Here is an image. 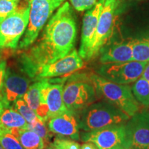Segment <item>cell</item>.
I'll use <instances>...</instances> for the list:
<instances>
[{
    "label": "cell",
    "instance_id": "19",
    "mask_svg": "<svg viewBox=\"0 0 149 149\" xmlns=\"http://www.w3.org/2000/svg\"><path fill=\"white\" fill-rule=\"evenodd\" d=\"M44 83V78L36 80L35 83H33L29 87L23 97L26 103L35 113H37L40 107L41 90H42Z\"/></svg>",
    "mask_w": 149,
    "mask_h": 149
},
{
    "label": "cell",
    "instance_id": "11",
    "mask_svg": "<svg viewBox=\"0 0 149 149\" xmlns=\"http://www.w3.org/2000/svg\"><path fill=\"white\" fill-rule=\"evenodd\" d=\"M84 65L83 59L75 49L58 60L40 66L37 70L35 80L43 78H54L71 74L81 69Z\"/></svg>",
    "mask_w": 149,
    "mask_h": 149
},
{
    "label": "cell",
    "instance_id": "17",
    "mask_svg": "<svg viewBox=\"0 0 149 149\" xmlns=\"http://www.w3.org/2000/svg\"><path fill=\"white\" fill-rule=\"evenodd\" d=\"M29 129V123L13 107H6L0 115V130L7 132L17 138L23 130Z\"/></svg>",
    "mask_w": 149,
    "mask_h": 149
},
{
    "label": "cell",
    "instance_id": "4",
    "mask_svg": "<svg viewBox=\"0 0 149 149\" xmlns=\"http://www.w3.org/2000/svg\"><path fill=\"white\" fill-rule=\"evenodd\" d=\"M96 88L98 99L119 108L130 117L139 110V104L136 100L129 84H119L104 79L97 74H91Z\"/></svg>",
    "mask_w": 149,
    "mask_h": 149
},
{
    "label": "cell",
    "instance_id": "25",
    "mask_svg": "<svg viewBox=\"0 0 149 149\" xmlns=\"http://www.w3.org/2000/svg\"><path fill=\"white\" fill-rule=\"evenodd\" d=\"M0 144L4 149H24L16 137L1 130H0Z\"/></svg>",
    "mask_w": 149,
    "mask_h": 149
},
{
    "label": "cell",
    "instance_id": "33",
    "mask_svg": "<svg viewBox=\"0 0 149 149\" xmlns=\"http://www.w3.org/2000/svg\"><path fill=\"white\" fill-rule=\"evenodd\" d=\"M0 149H4V148H3V146H1V144H0Z\"/></svg>",
    "mask_w": 149,
    "mask_h": 149
},
{
    "label": "cell",
    "instance_id": "32",
    "mask_svg": "<svg viewBox=\"0 0 149 149\" xmlns=\"http://www.w3.org/2000/svg\"><path fill=\"white\" fill-rule=\"evenodd\" d=\"M126 149H139V148H133V147H128Z\"/></svg>",
    "mask_w": 149,
    "mask_h": 149
},
{
    "label": "cell",
    "instance_id": "26",
    "mask_svg": "<svg viewBox=\"0 0 149 149\" xmlns=\"http://www.w3.org/2000/svg\"><path fill=\"white\" fill-rule=\"evenodd\" d=\"M19 0H0V22L17 9Z\"/></svg>",
    "mask_w": 149,
    "mask_h": 149
},
{
    "label": "cell",
    "instance_id": "1",
    "mask_svg": "<svg viewBox=\"0 0 149 149\" xmlns=\"http://www.w3.org/2000/svg\"><path fill=\"white\" fill-rule=\"evenodd\" d=\"M77 35L75 18L66 1L47 22L42 37L26 53L21 55V71L35 79L40 66L58 60L74 49Z\"/></svg>",
    "mask_w": 149,
    "mask_h": 149
},
{
    "label": "cell",
    "instance_id": "3",
    "mask_svg": "<svg viewBox=\"0 0 149 149\" xmlns=\"http://www.w3.org/2000/svg\"><path fill=\"white\" fill-rule=\"evenodd\" d=\"M63 100L68 110L79 113L98 100L91 74L72 73L63 87Z\"/></svg>",
    "mask_w": 149,
    "mask_h": 149
},
{
    "label": "cell",
    "instance_id": "27",
    "mask_svg": "<svg viewBox=\"0 0 149 149\" xmlns=\"http://www.w3.org/2000/svg\"><path fill=\"white\" fill-rule=\"evenodd\" d=\"M100 0H70L72 7L77 11H84L92 8Z\"/></svg>",
    "mask_w": 149,
    "mask_h": 149
},
{
    "label": "cell",
    "instance_id": "14",
    "mask_svg": "<svg viewBox=\"0 0 149 149\" xmlns=\"http://www.w3.org/2000/svg\"><path fill=\"white\" fill-rule=\"evenodd\" d=\"M29 84L30 78L25 74L7 68L2 91V102L6 107H10L11 103L23 97Z\"/></svg>",
    "mask_w": 149,
    "mask_h": 149
},
{
    "label": "cell",
    "instance_id": "10",
    "mask_svg": "<svg viewBox=\"0 0 149 149\" xmlns=\"http://www.w3.org/2000/svg\"><path fill=\"white\" fill-rule=\"evenodd\" d=\"M148 62L129 61L126 62L104 64L98 74L104 79L119 84H130L141 77Z\"/></svg>",
    "mask_w": 149,
    "mask_h": 149
},
{
    "label": "cell",
    "instance_id": "7",
    "mask_svg": "<svg viewBox=\"0 0 149 149\" xmlns=\"http://www.w3.org/2000/svg\"><path fill=\"white\" fill-rule=\"evenodd\" d=\"M124 0H105L99 17L88 60L100 53L113 35L115 23Z\"/></svg>",
    "mask_w": 149,
    "mask_h": 149
},
{
    "label": "cell",
    "instance_id": "2",
    "mask_svg": "<svg viewBox=\"0 0 149 149\" xmlns=\"http://www.w3.org/2000/svg\"><path fill=\"white\" fill-rule=\"evenodd\" d=\"M79 128L84 131H92L123 124L130 117L122 110L105 100L93 103L78 113Z\"/></svg>",
    "mask_w": 149,
    "mask_h": 149
},
{
    "label": "cell",
    "instance_id": "20",
    "mask_svg": "<svg viewBox=\"0 0 149 149\" xmlns=\"http://www.w3.org/2000/svg\"><path fill=\"white\" fill-rule=\"evenodd\" d=\"M133 94L139 104L149 107V81L140 77L131 86Z\"/></svg>",
    "mask_w": 149,
    "mask_h": 149
},
{
    "label": "cell",
    "instance_id": "34",
    "mask_svg": "<svg viewBox=\"0 0 149 149\" xmlns=\"http://www.w3.org/2000/svg\"><path fill=\"white\" fill-rule=\"evenodd\" d=\"M45 149H53L52 148H51V147H50V148H45Z\"/></svg>",
    "mask_w": 149,
    "mask_h": 149
},
{
    "label": "cell",
    "instance_id": "29",
    "mask_svg": "<svg viewBox=\"0 0 149 149\" xmlns=\"http://www.w3.org/2000/svg\"><path fill=\"white\" fill-rule=\"evenodd\" d=\"M80 149H98V148L93 143L90 142V141H86V142H84L81 145Z\"/></svg>",
    "mask_w": 149,
    "mask_h": 149
},
{
    "label": "cell",
    "instance_id": "21",
    "mask_svg": "<svg viewBox=\"0 0 149 149\" xmlns=\"http://www.w3.org/2000/svg\"><path fill=\"white\" fill-rule=\"evenodd\" d=\"M133 60L149 62V37L133 40Z\"/></svg>",
    "mask_w": 149,
    "mask_h": 149
},
{
    "label": "cell",
    "instance_id": "16",
    "mask_svg": "<svg viewBox=\"0 0 149 149\" xmlns=\"http://www.w3.org/2000/svg\"><path fill=\"white\" fill-rule=\"evenodd\" d=\"M133 40L115 43L102 52L100 61L102 64L126 62L133 60Z\"/></svg>",
    "mask_w": 149,
    "mask_h": 149
},
{
    "label": "cell",
    "instance_id": "35",
    "mask_svg": "<svg viewBox=\"0 0 149 149\" xmlns=\"http://www.w3.org/2000/svg\"><path fill=\"white\" fill-rule=\"evenodd\" d=\"M0 57H1V54H0Z\"/></svg>",
    "mask_w": 149,
    "mask_h": 149
},
{
    "label": "cell",
    "instance_id": "22",
    "mask_svg": "<svg viewBox=\"0 0 149 149\" xmlns=\"http://www.w3.org/2000/svg\"><path fill=\"white\" fill-rule=\"evenodd\" d=\"M13 107L20 113L29 124H32L39 118L36 113L29 107L24 99L20 98L16 100Z\"/></svg>",
    "mask_w": 149,
    "mask_h": 149
},
{
    "label": "cell",
    "instance_id": "9",
    "mask_svg": "<svg viewBox=\"0 0 149 149\" xmlns=\"http://www.w3.org/2000/svg\"><path fill=\"white\" fill-rule=\"evenodd\" d=\"M84 142L90 141L98 149H126L128 148L125 124L102 129L84 131L80 135Z\"/></svg>",
    "mask_w": 149,
    "mask_h": 149
},
{
    "label": "cell",
    "instance_id": "30",
    "mask_svg": "<svg viewBox=\"0 0 149 149\" xmlns=\"http://www.w3.org/2000/svg\"><path fill=\"white\" fill-rule=\"evenodd\" d=\"M141 77H144V79H146L149 81V62L147 63L146 66H145V68Z\"/></svg>",
    "mask_w": 149,
    "mask_h": 149
},
{
    "label": "cell",
    "instance_id": "15",
    "mask_svg": "<svg viewBox=\"0 0 149 149\" xmlns=\"http://www.w3.org/2000/svg\"><path fill=\"white\" fill-rule=\"evenodd\" d=\"M48 122V128L51 133L75 141L80 139L78 113L68 110L51 118Z\"/></svg>",
    "mask_w": 149,
    "mask_h": 149
},
{
    "label": "cell",
    "instance_id": "23",
    "mask_svg": "<svg viewBox=\"0 0 149 149\" xmlns=\"http://www.w3.org/2000/svg\"><path fill=\"white\" fill-rule=\"evenodd\" d=\"M29 129L33 130L39 136H40L47 146L50 144L51 134H50L49 128H47L45 122H43L40 118H38L32 124H29Z\"/></svg>",
    "mask_w": 149,
    "mask_h": 149
},
{
    "label": "cell",
    "instance_id": "28",
    "mask_svg": "<svg viewBox=\"0 0 149 149\" xmlns=\"http://www.w3.org/2000/svg\"><path fill=\"white\" fill-rule=\"evenodd\" d=\"M6 68V61H0V101H2L3 98L2 91Z\"/></svg>",
    "mask_w": 149,
    "mask_h": 149
},
{
    "label": "cell",
    "instance_id": "18",
    "mask_svg": "<svg viewBox=\"0 0 149 149\" xmlns=\"http://www.w3.org/2000/svg\"><path fill=\"white\" fill-rule=\"evenodd\" d=\"M17 139L24 149H45L47 147L40 136L29 129L22 130Z\"/></svg>",
    "mask_w": 149,
    "mask_h": 149
},
{
    "label": "cell",
    "instance_id": "12",
    "mask_svg": "<svg viewBox=\"0 0 149 149\" xmlns=\"http://www.w3.org/2000/svg\"><path fill=\"white\" fill-rule=\"evenodd\" d=\"M128 148L149 149V111L137 112L125 124Z\"/></svg>",
    "mask_w": 149,
    "mask_h": 149
},
{
    "label": "cell",
    "instance_id": "31",
    "mask_svg": "<svg viewBox=\"0 0 149 149\" xmlns=\"http://www.w3.org/2000/svg\"><path fill=\"white\" fill-rule=\"evenodd\" d=\"M4 108H6V106L4 105V104H3V102L2 101H0V115H1L3 110L4 109Z\"/></svg>",
    "mask_w": 149,
    "mask_h": 149
},
{
    "label": "cell",
    "instance_id": "5",
    "mask_svg": "<svg viewBox=\"0 0 149 149\" xmlns=\"http://www.w3.org/2000/svg\"><path fill=\"white\" fill-rule=\"evenodd\" d=\"M65 0H30L29 24L22 40L19 43L20 49L32 45L54 11Z\"/></svg>",
    "mask_w": 149,
    "mask_h": 149
},
{
    "label": "cell",
    "instance_id": "13",
    "mask_svg": "<svg viewBox=\"0 0 149 149\" xmlns=\"http://www.w3.org/2000/svg\"><path fill=\"white\" fill-rule=\"evenodd\" d=\"M105 0H100L92 8L86 13L83 19L81 42L78 53L83 59L88 60V55L95 34L99 17Z\"/></svg>",
    "mask_w": 149,
    "mask_h": 149
},
{
    "label": "cell",
    "instance_id": "8",
    "mask_svg": "<svg viewBox=\"0 0 149 149\" xmlns=\"http://www.w3.org/2000/svg\"><path fill=\"white\" fill-rule=\"evenodd\" d=\"M30 0L0 22V48H16L28 26Z\"/></svg>",
    "mask_w": 149,
    "mask_h": 149
},
{
    "label": "cell",
    "instance_id": "24",
    "mask_svg": "<svg viewBox=\"0 0 149 149\" xmlns=\"http://www.w3.org/2000/svg\"><path fill=\"white\" fill-rule=\"evenodd\" d=\"M49 145L53 149H80L81 146L75 140L61 136L55 137Z\"/></svg>",
    "mask_w": 149,
    "mask_h": 149
},
{
    "label": "cell",
    "instance_id": "6",
    "mask_svg": "<svg viewBox=\"0 0 149 149\" xmlns=\"http://www.w3.org/2000/svg\"><path fill=\"white\" fill-rule=\"evenodd\" d=\"M68 77V76H67ZM44 78L40 94V107L36 113L43 122L68 111L63 100V87L66 78Z\"/></svg>",
    "mask_w": 149,
    "mask_h": 149
}]
</instances>
